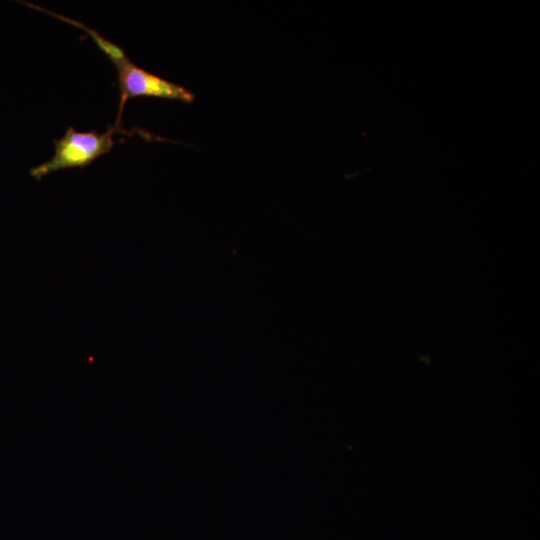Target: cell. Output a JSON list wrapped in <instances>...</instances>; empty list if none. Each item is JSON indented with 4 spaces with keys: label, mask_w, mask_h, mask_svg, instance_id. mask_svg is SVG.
<instances>
[{
    "label": "cell",
    "mask_w": 540,
    "mask_h": 540,
    "mask_svg": "<svg viewBox=\"0 0 540 540\" xmlns=\"http://www.w3.org/2000/svg\"><path fill=\"white\" fill-rule=\"evenodd\" d=\"M118 127L99 133L95 130L88 132L76 131L72 126L67 129L64 136L55 139L54 156L30 170V175L41 180L49 173L69 168H85L96 158L109 153L115 145L113 134Z\"/></svg>",
    "instance_id": "1"
},
{
    "label": "cell",
    "mask_w": 540,
    "mask_h": 540,
    "mask_svg": "<svg viewBox=\"0 0 540 540\" xmlns=\"http://www.w3.org/2000/svg\"><path fill=\"white\" fill-rule=\"evenodd\" d=\"M120 91L119 112L116 127H120L122 112L126 101L137 96L159 97L192 103L195 95L185 87L163 79L132 63L129 58L115 65Z\"/></svg>",
    "instance_id": "2"
},
{
    "label": "cell",
    "mask_w": 540,
    "mask_h": 540,
    "mask_svg": "<svg viewBox=\"0 0 540 540\" xmlns=\"http://www.w3.org/2000/svg\"><path fill=\"white\" fill-rule=\"evenodd\" d=\"M34 8L40 9L42 11H46L47 13H50L51 15H54V16L62 19L63 21H66V22H69V23H71V24H73L75 26H78L82 30L88 32L91 35L94 42L97 44V46L102 50V52H104L110 58V60L113 62L114 65H116L117 63H119L122 60L127 58V56L125 54V51L121 47H119L116 44L108 41L107 39L102 37L99 33H97L96 31H94L92 29H90L89 27L85 26L84 24L79 23L77 21H74L72 19L66 18V17L61 16V15H57L54 12L47 11L46 9H42V8H40L38 6H35Z\"/></svg>",
    "instance_id": "3"
}]
</instances>
